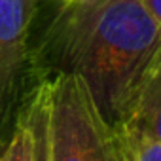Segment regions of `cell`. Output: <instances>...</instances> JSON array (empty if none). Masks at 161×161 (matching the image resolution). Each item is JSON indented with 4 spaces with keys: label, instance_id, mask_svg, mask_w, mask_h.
I'll return each mask as SVG.
<instances>
[{
    "label": "cell",
    "instance_id": "obj_5",
    "mask_svg": "<svg viewBox=\"0 0 161 161\" xmlns=\"http://www.w3.org/2000/svg\"><path fill=\"white\" fill-rule=\"evenodd\" d=\"M125 119H135L146 125L161 140V49L148 64Z\"/></svg>",
    "mask_w": 161,
    "mask_h": 161
},
{
    "label": "cell",
    "instance_id": "obj_1",
    "mask_svg": "<svg viewBox=\"0 0 161 161\" xmlns=\"http://www.w3.org/2000/svg\"><path fill=\"white\" fill-rule=\"evenodd\" d=\"M159 49L161 27L140 0H63L32 46V57L42 74H78L116 127L129 116Z\"/></svg>",
    "mask_w": 161,
    "mask_h": 161
},
{
    "label": "cell",
    "instance_id": "obj_3",
    "mask_svg": "<svg viewBox=\"0 0 161 161\" xmlns=\"http://www.w3.org/2000/svg\"><path fill=\"white\" fill-rule=\"evenodd\" d=\"M32 12V0H0V153L40 76L31 44Z\"/></svg>",
    "mask_w": 161,
    "mask_h": 161
},
{
    "label": "cell",
    "instance_id": "obj_4",
    "mask_svg": "<svg viewBox=\"0 0 161 161\" xmlns=\"http://www.w3.org/2000/svg\"><path fill=\"white\" fill-rule=\"evenodd\" d=\"M2 161H49V76H38L14 131L0 153Z\"/></svg>",
    "mask_w": 161,
    "mask_h": 161
},
{
    "label": "cell",
    "instance_id": "obj_7",
    "mask_svg": "<svg viewBox=\"0 0 161 161\" xmlns=\"http://www.w3.org/2000/svg\"><path fill=\"white\" fill-rule=\"evenodd\" d=\"M144 4V8L148 10V14L157 21V25L161 27V0H140Z\"/></svg>",
    "mask_w": 161,
    "mask_h": 161
},
{
    "label": "cell",
    "instance_id": "obj_2",
    "mask_svg": "<svg viewBox=\"0 0 161 161\" xmlns=\"http://www.w3.org/2000/svg\"><path fill=\"white\" fill-rule=\"evenodd\" d=\"M49 76V161H118L116 131L78 74Z\"/></svg>",
    "mask_w": 161,
    "mask_h": 161
},
{
    "label": "cell",
    "instance_id": "obj_6",
    "mask_svg": "<svg viewBox=\"0 0 161 161\" xmlns=\"http://www.w3.org/2000/svg\"><path fill=\"white\" fill-rule=\"evenodd\" d=\"M114 131L118 161H161V140L146 125L123 119Z\"/></svg>",
    "mask_w": 161,
    "mask_h": 161
}]
</instances>
